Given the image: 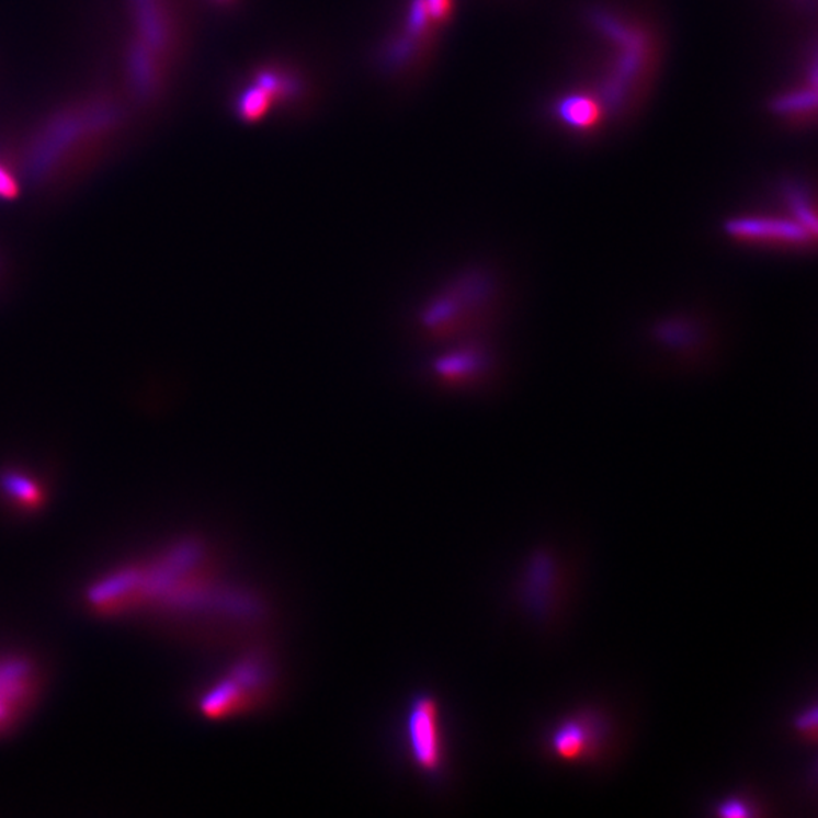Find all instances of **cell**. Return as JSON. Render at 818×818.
I'll list each match as a JSON object with an SVG mask.
<instances>
[{"label":"cell","instance_id":"obj_1","mask_svg":"<svg viewBox=\"0 0 818 818\" xmlns=\"http://www.w3.org/2000/svg\"><path fill=\"white\" fill-rule=\"evenodd\" d=\"M135 114L115 87L79 90L47 106L10 145L23 177L39 185L61 184L115 152Z\"/></svg>","mask_w":818,"mask_h":818},{"label":"cell","instance_id":"obj_2","mask_svg":"<svg viewBox=\"0 0 818 818\" xmlns=\"http://www.w3.org/2000/svg\"><path fill=\"white\" fill-rule=\"evenodd\" d=\"M90 599L105 613L157 603L189 610L221 606L237 617L252 618L258 614L252 599L221 591L206 570L202 549L190 543L174 547L154 564L128 567L109 576L94 587Z\"/></svg>","mask_w":818,"mask_h":818},{"label":"cell","instance_id":"obj_3","mask_svg":"<svg viewBox=\"0 0 818 818\" xmlns=\"http://www.w3.org/2000/svg\"><path fill=\"white\" fill-rule=\"evenodd\" d=\"M273 684L272 662L264 654L253 650L238 659L228 674L206 691L198 708L214 720L238 716L260 708L272 694Z\"/></svg>","mask_w":818,"mask_h":818},{"label":"cell","instance_id":"obj_4","mask_svg":"<svg viewBox=\"0 0 818 818\" xmlns=\"http://www.w3.org/2000/svg\"><path fill=\"white\" fill-rule=\"evenodd\" d=\"M405 752L417 772L442 781L447 772V738L443 708L431 693L409 698L402 720Z\"/></svg>","mask_w":818,"mask_h":818},{"label":"cell","instance_id":"obj_5","mask_svg":"<svg viewBox=\"0 0 818 818\" xmlns=\"http://www.w3.org/2000/svg\"><path fill=\"white\" fill-rule=\"evenodd\" d=\"M122 10L125 35L177 65L182 31L174 0H122Z\"/></svg>","mask_w":818,"mask_h":818},{"label":"cell","instance_id":"obj_6","mask_svg":"<svg viewBox=\"0 0 818 818\" xmlns=\"http://www.w3.org/2000/svg\"><path fill=\"white\" fill-rule=\"evenodd\" d=\"M607 737V725L594 714L566 718L555 726L549 737L554 757L564 761H590L602 752Z\"/></svg>","mask_w":818,"mask_h":818},{"label":"cell","instance_id":"obj_7","mask_svg":"<svg viewBox=\"0 0 818 818\" xmlns=\"http://www.w3.org/2000/svg\"><path fill=\"white\" fill-rule=\"evenodd\" d=\"M35 689V677L30 662L0 659V730L18 720L30 705Z\"/></svg>","mask_w":818,"mask_h":818},{"label":"cell","instance_id":"obj_8","mask_svg":"<svg viewBox=\"0 0 818 818\" xmlns=\"http://www.w3.org/2000/svg\"><path fill=\"white\" fill-rule=\"evenodd\" d=\"M808 225L802 220H785V218L754 217L741 218L730 225L732 234L738 238L750 241H761L770 245L804 243L808 236Z\"/></svg>","mask_w":818,"mask_h":818},{"label":"cell","instance_id":"obj_9","mask_svg":"<svg viewBox=\"0 0 818 818\" xmlns=\"http://www.w3.org/2000/svg\"><path fill=\"white\" fill-rule=\"evenodd\" d=\"M558 114L567 125L578 129H587L599 121L601 109L593 99L573 94V96L563 99L559 102Z\"/></svg>","mask_w":818,"mask_h":818},{"label":"cell","instance_id":"obj_10","mask_svg":"<svg viewBox=\"0 0 818 818\" xmlns=\"http://www.w3.org/2000/svg\"><path fill=\"white\" fill-rule=\"evenodd\" d=\"M22 167L11 145H0V201H14L22 190Z\"/></svg>","mask_w":818,"mask_h":818},{"label":"cell","instance_id":"obj_11","mask_svg":"<svg viewBox=\"0 0 818 818\" xmlns=\"http://www.w3.org/2000/svg\"><path fill=\"white\" fill-rule=\"evenodd\" d=\"M5 488L7 491H10L11 498H14L15 502L22 503V505L33 507L42 502V491L23 476H10L5 482Z\"/></svg>","mask_w":818,"mask_h":818},{"label":"cell","instance_id":"obj_12","mask_svg":"<svg viewBox=\"0 0 818 818\" xmlns=\"http://www.w3.org/2000/svg\"><path fill=\"white\" fill-rule=\"evenodd\" d=\"M269 105L268 90L264 87L248 91L240 101V113L246 117H258V115L264 113Z\"/></svg>","mask_w":818,"mask_h":818},{"label":"cell","instance_id":"obj_13","mask_svg":"<svg viewBox=\"0 0 818 818\" xmlns=\"http://www.w3.org/2000/svg\"><path fill=\"white\" fill-rule=\"evenodd\" d=\"M816 105V94L814 93H797L789 94L777 102V109L781 113H800V111H808Z\"/></svg>","mask_w":818,"mask_h":818},{"label":"cell","instance_id":"obj_14","mask_svg":"<svg viewBox=\"0 0 818 818\" xmlns=\"http://www.w3.org/2000/svg\"><path fill=\"white\" fill-rule=\"evenodd\" d=\"M750 814L752 813L749 811L748 804L737 799L725 802V804L720 805V808H718V816L723 817H745L750 816Z\"/></svg>","mask_w":818,"mask_h":818},{"label":"cell","instance_id":"obj_15","mask_svg":"<svg viewBox=\"0 0 818 818\" xmlns=\"http://www.w3.org/2000/svg\"><path fill=\"white\" fill-rule=\"evenodd\" d=\"M447 0H431V7L432 10H434V13L444 14L447 10Z\"/></svg>","mask_w":818,"mask_h":818}]
</instances>
